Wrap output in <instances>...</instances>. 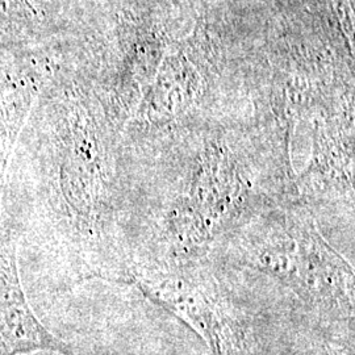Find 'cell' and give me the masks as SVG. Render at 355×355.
Segmentation results:
<instances>
[{
    "mask_svg": "<svg viewBox=\"0 0 355 355\" xmlns=\"http://www.w3.org/2000/svg\"><path fill=\"white\" fill-rule=\"evenodd\" d=\"M35 352L76 355L36 318L26 300L12 254L0 252V355Z\"/></svg>",
    "mask_w": 355,
    "mask_h": 355,
    "instance_id": "7a4b0ae2",
    "label": "cell"
},
{
    "mask_svg": "<svg viewBox=\"0 0 355 355\" xmlns=\"http://www.w3.org/2000/svg\"><path fill=\"white\" fill-rule=\"evenodd\" d=\"M132 280L149 300L195 330L214 355L250 354V334L214 279L174 272Z\"/></svg>",
    "mask_w": 355,
    "mask_h": 355,
    "instance_id": "6da1fadb",
    "label": "cell"
},
{
    "mask_svg": "<svg viewBox=\"0 0 355 355\" xmlns=\"http://www.w3.org/2000/svg\"><path fill=\"white\" fill-rule=\"evenodd\" d=\"M267 355H343L341 352L327 345H288L282 349H274Z\"/></svg>",
    "mask_w": 355,
    "mask_h": 355,
    "instance_id": "3957f363",
    "label": "cell"
}]
</instances>
